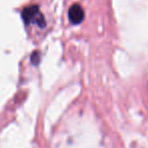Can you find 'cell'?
Wrapping results in <instances>:
<instances>
[{
    "label": "cell",
    "mask_w": 148,
    "mask_h": 148,
    "mask_svg": "<svg viewBox=\"0 0 148 148\" xmlns=\"http://www.w3.org/2000/svg\"><path fill=\"white\" fill-rule=\"evenodd\" d=\"M68 15H69V19L72 23H74V25H78V23H80L81 21H83L84 12H83V9L81 8L80 5L74 4L70 7Z\"/></svg>",
    "instance_id": "obj_2"
},
{
    "label": "cell",
    "mask_w": 148,
    "mask_h": 148,
    "mask_svg": "<svg viewBox=\"0 0 148 148\" xmlns=\"http://www.w3.org/2000/svg\"><path fill=\"white\" fill-rule=\"evenodd\" d=\"M23 18L25 19L27 25H29L31 21H36V23L41 25H43V23H44V19H43V17H42L41 13H40L37 6H31V7L25 8V10L23 11Z\"/></svg>",
    "instance_id": "obj_1"
}]
</instances>
